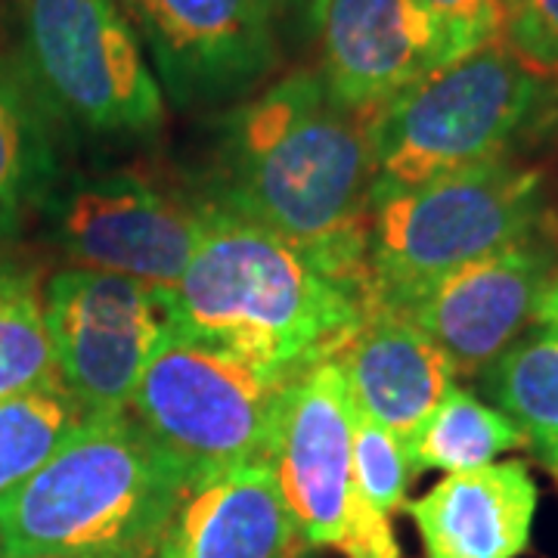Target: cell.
Returning a JSON list of instances; mask_svg holds the SVG:
<instances>
[{
	"mask_svg": "<svg viewBox=\"0 0 558 558\" xmlns=\"http://www.w3.org/2000/svg\"><path fill=\"white\" fill-rule=\"evenodd\" d=\"M87 416L94 413H87L65 385L0 400V497L44 465Z\"/></svg>",
	"mask_w": 558,
	"mask_h": 558,
	"instance_id": "obj_20",
	"label": "cell"
},
{
	"mask_svg": "<svg viewBox=\"0 0 558 558\" xmlns=\"http://www.w3.org/2000/svg\"><path fill=\"white\" fill-rule=\"evenodd\" d=\"M326 3H329V0H274L277 25L282 16H292V20L301 22L304 28L319 32V25H323V13H326Z\"/></svg>",
	"mask_w": 558,
	"mask_h": 558,
	"instance_id": "obj_25",
	"label": "cell"
},
{
	"mask_svg": "<svg viewBox=\"0 0 558 558\" xmlns=\"http://www.w3.org/2000/svg\"><path fill=\"white\" fill-rule=\"evenodd\" d=\"M502 40L537 72H558V0H524L509 13Z\"/></svg>",
	"mask_w": 558,
	"mask_h": 558,
	"instance_id": "obj_24",
	"label": "cell"
},
{
	"mask_svg": "<svg viewBox=\"0 0 558 558\" xmlns=\"http://www.w3.org/2000/svg\"><path fill=\"white\" fill-rule=\"evenodd\" d=\"M351 462H354V490L373 509L395 515L407 506L410 481L418 475L410 444L357 410H354Z\"/></svg>",
	"mask_w": 558,
	"mask_h": 558,
	"instance_id": "obj_22",
	"label": "cell"
},
{
	"mask_svg": "<svg viewBox=\"0 0 558 558\" xmlns=\"http://www.w3.org/2000/svg\"><path fill=\"white\" fill-rule=\"evenodd\" d=\"M44 314L62 385L87 413L128 410L149 360L174 332L165 289L84 267L47 282Z\"/></svg>",
	"mask_w": 558,
	"mask_h": 558,
	"instance_id": "obj_9",
	"label": "cell"
},
{
	"mask_svg": "<svg viewBox=\"0 0 558 558\" xmlns=\"http://www.w3.org/2000/svg\"><path fill=\"white\" fill-rule=\"evenodd\" d=\"M556 84L506 40L435 69L373 116V202L509 159L556 116Z\"/></svg>",
	"mask_w": 558,
	"mask_h": 558,
	"instance_id": "obj_4",
	"label": "cell"
},
{
	"mask_svg": "<svg viewBox=\"0 0 558 558\" xmlns=\"http://www.w3.org/2000/svg\"><path fill=\"white\" fill-rule=\"evenodd\" d=\"M499 3H502V10H506V13H512V10H519L524 0H499Z\"/></svg>",
	"mask_w": 558,
	"mask_h": 558,
	"instance_id": "obj_28",
	"label": "cell"
},
{
	"mask_svg": "<svg viewBox=\"0 0 558 558\" xmlns=\"http://www.w3.org/2000/svg\"><path fill=\"white\" fill-rule=\"evenodd\" d=\"M50 186V146L35 106L0 75V240Z\"/></svg>",
	"mask_w": 558,
	"mask_h": 558,
	"instance_id": "obj_21",
	"label": "cell"
},
{
	"mask_svg": "<svg viewBox=\"0 0 558 558\" xmlns=\"http://www.w3.org/2000/svg\"><path fill=\"white\" fill-rule=\"evenodd\" d=\"M174 332L279 369L332 357L366 311L354 282L267 223L205 199V230L165 289Z\"/></svg>",
	"mask_w": 558,
	"mask_h": 558,
	"instance_id": "obj_2",
	"label": "cell"
},
{
	"mask_svg": "<svg viewBox=\"0 0 558 558\" xmlns=\"http://www.w3.org/2000/svg\"><path fill=\"white\" fill-rule=\"evenodd\" d=\"M435 20L453 60L502 38L509 13L499 0H416Z\"/></svg>",
	"mask_w": 558,
	"mask_h": 558,
	"instance_id": "obj_23",
	"label": "cell"
},
{
	"mask_svg": "<svg viewBox=\"0 0 558 558\" xmlns=\"http://www.w3.org/2000/svg\"><path fill=\"white\" fill-rule=\"evenodd\" d=\"M50 236L72 267L171 289L205 230V202L128 171L78 174L44 190Z\"/></svg>",
	"mask_w": 558,
	"mask_h": 558,
	"instance_id": "obj_8",
	"label": "cell"
},
{
	"mask_svg": "<svg viewBox=\"0 0 558 558\" xmlns=\"http://www.w3.org/2000/svg\"><path fill=\"white\" fill-rule=\"evenodd\" d=\"M186 481L131 410L94 413L0 497L3 558H153Z\"/></svg>",
	"mask_w": 558,
	"mask_h": 558,
	"instance_id": "obj_3",
	"label": "cell"
},
{
	"mask_svg": "<svg viewBox=\"0 0 558 558\" xmlns=\"http://www.w3.org/2000/svg\"><path fill=\"white\" fill-rule=\"evenodd\" d=\"M553 311H558V274H556V279H553V286H549V292H546V299H543L539 317H543V314H553Z\"/></svg>",
	"mask_w": 558,
	"mask_h": 558,
	"instance_id": "obj_26",
	"label": "cell"
},
{
	"mask_svg": "<svg viewBox=\"0 0 558 558\" xmlns=\"http://www.w3.org/2000/svg\"><path fill=\"white\" fill-rule=\"evenodd\" d=\"M62 385L35 277L0 264V400Z\"/></svg>",
	"mask_w": 558,
	"mask_h": 558,
	"instance_id": "obj_19",
	"label": "cell"
},
{
	"mask_svg": "<svg viewBox=\"0 0 558 558\" xmlns=\"http://www.w3.org/2000/svg\"><path fill=\"white\" fill-rule=\"evenodd\" d=\"M373 116L332 100L323 75L299 72L277 81L223 119L208 199L311 248L357 286L366 307Z\"/></svg>",
	"mask_w": 558,
	"mask_h": 558,
	"instance_id": "obj_1",
	"label": "cell"
},
{
	"mask_svg": "<svg viewBox=\"0 0 558 558\" xmlns=\"http://www.w3.org/2000/svg\"><path fill=\"white\" fill-rule=\"evenodd\" d=\"M307 369H279L171 332L149 360L128 410L193 481L270 462L286 400Z\"/></svg>",
	"mask_w": 558,
	"mask_h": 558,
	"instance_id": "obj_6",
	"label": "cell"
},
{
	"mask_svg": "<svg viewBox=\"0 0 558 558\" xmlns=\"http://www.w3.org/2000/svg\"><path fill=\"white\" fill-rule=\"evenodd\" d=\"M537 323H543V326H549V329H556L558 332V311H553V314H543Z\"/></svg>",
	"mask_w": 558,
	"mask_h": 558,
	"instance_id": "obj_27",
	"label": "cell"
},
{
	"mask_svg": "<svg viewBox=\"0 0 558 558\" xmlns=\"http://www.w3.org/2000/svg\"><path fill=\"white\" fill-rule=\"evenodd\" d=\"M332 360L341 366L354 410L413 440L457 385V369L410 317L373 304L341 341Z\"/></svg>",
	"mask_w": 558,
	"mask_h": 558,
	"instance_id": "obj_14",
	"label": "cell"
},
{
	"mask_svg": "<svg viewBox=\"0 0 558 558\" xmlns=\"http://www.w3.org/2000/svg\"><path fill=\"white\" fill-rule=\"evenodd\" d=\"M299 531L270 462L186 481L153 558H292Z\"/></svg>",
	"mask_w": 558,
	"mask_h": 558,
	"instance_id": "obj_15",
	"label": "cell"
},
{
	"mask_svg": "<svg viewBox=\"0 0 558 558\" xmlns=\"http://www.w3.org/2000/svg\"><path fill=\"white\" fill-rule=\"evenodd\" d=\"M0 558H3V546H0Z\"/></svg>",
	"mask_w": 558,
	"mask_h": 558,
	"instance_id": "obj_31",
	"label": "cell"
},
{
	"mask_svg": "<svg viewBox=\"0 0 558 558\" xmlns=\"http://www.w3.org/2000/svg\"><path fill=\"white\" fill-rule=\"evenodd\" d=\"M549 469H553V475H556V478H558V459H556V462H553V465H549Z\"/></svg>",
	"mask_w": 558,
	"mask_h": 558,
	"instance_id": "obj_30",
	"label": "cell"
},
{
	"mask_svg": "<svg viewBox=\"0 0 558 558\" xmlns=\"http://www.w3.org/2000/svg\"><path fill=\"white\" fill-rule=\"evenodd\" d=\"M28 558H106V556H28Z\"/></svg>",
	"mask_w": 558,
	"mask_h": 558,
	"instance_id": "obj_29",
	"label": "cell"
},
{
	"mask_svg": "<svg viewBox=\"0 0 558 558\" xmlns=\"http://www.w3.org/2000/svg\"><path fill=\"white\" fill-rule=\"evenodd\" d=\"M537 481L509 459L453 472L403 512L416 521L425 558H519L534 531Z\"/></svg>",
	"mask_w": 558,
	"mask_h": 558,
	"instance_id": "obj_16",
	"label": "cell"
},
{
	"mask_svg": "<svg viewBox=\"0 0 558 558\" xmlns=\"http://www.w3.org/2000/svg\"><path fill=\"white\" fill-rule=\"evenodd\" d=\"M180 109L248 94L277 65L274 0H116Z\"/></svg>",
	"mask_w": 558,
	"mask_h": 558,
	"instance_id": "obj_10",
	"label": "cell"
},
{
	"mask_svg": "<svg viewBox=\"0 0 558 558\" xmlns=\"http://www.w3.org/2000/svg\"><path fill=\"white\" fill-rule=\"evenodd\" d=\"M354 403L348 381L332 357L317 360L292 395L279 418L270 469L279 494L307 546L339 549L354 512Z\"/></svg>",
	"mask_w": 558,
	"mask_h": 558,
	"instance_id": "obj_12",
	"label": "cell"
},
{
	"mask_svg": "<svg viewBox=\"0 0 558 558\" xmlns=\"http://www.w3.org/2000/svg\"><path fill=\"white\" fill-rule=\"evenodd\" d=\"M556 274L553 248L527 236L444 274L398 311L432 336L457 376H481L537 323Z\"/></svg>",
	"mask_w": 558,
	"mask_h": 558,
	"instance_id": "obj_11",
	"label": "cell"
},
{
	"mask_svg": "<svg viewBox=\"0 0 558 558\" xmlns=\"http://www.w3.org/2000/svg\"><path fill=\"white\" fill-rule=\"evenodd\" d=\"M519 447H527L519 425L459 385L447 391V398L440 400L435 413L422 422V428L410 440V453L418 472L440 469L447 475L484 469Z\"/></svg>",
	"mask_w": 558,
	"mask_h": 558,
	"instance_id": "obj_18",
	"label": "cell"
},
{
	"mask_svg": "<svg viewBox=\"0 0 558 558\" xmlns=\"http://www.w3.org/2000/svg\"><path fill=\"white\" fill-rule=\"evenodd\" d=\"M319 32L326 90L354 112H379L453 62L440 28L416 0H329Z\"/></svg>",
	"mask_w": 558,
	"mask_h": 558,
	"instance_id": "obj_13",
	"label": "cell"
},
{
	"mask_svg": "<svg viewBox=\"0 0 558 558\" xmlns=\"http://www.w3.org/2000/svg\"><path fill=\"white\" fill-rule=\"evenodd\" d=\"M539 218L543 178L512 156L376 199L366 223L369 307L398 311L444 274L534 236Z\"/></svg>",
	"mask_w": 558,
	"mask_h": 558,
	"instance_id": "obj_5",
	"label": "cell"
},
{
	"mask_svg": "<svg viewBox=\"0 0 558 558\" xmlns=\"http://www.w3.org/2000/svg\"><path fill=\"white\" fill-rule=\"evenodd\" d=\"M22 38L44 102L94 137H146L165 94L116 0H22Z\"/></svg>",
	"mask_w": 558,
	"mask_h": 558,
	"instance_id": "obj_7",
	"label": "cell"
},
{
	"mask_svg": "<svg viewBox=\"0 0 558 558\" xmlns=\"http://www.w3.org/2000/svg\"><path fill=\"white\" fill-rule=\"evenodd\" d=\"M481 388L546 465L558 459V332L537 323L484 373Z\"/></svg>",
	"mask_w": 558,
	"mask_h": 558,
	"instance_id": "obj_17",
	"label": "cell"
}]
</instances>
